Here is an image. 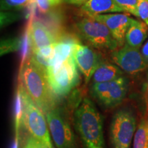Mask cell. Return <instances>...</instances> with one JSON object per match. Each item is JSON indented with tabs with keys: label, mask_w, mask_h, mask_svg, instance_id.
Here are the masks:
<instances>
[{
	"label": "cell",
	"mask_w": 148,
	"mask_h": 148,
	"mask_svg": "<svg viewBox=\"0 0 148 148\" xmlns=\"http://www.w3.org/2000/svg\"><path fill=\"white\" fill-rule=\"evenodd\" d=\"M20 82L44 114L56 108V95L50 87L46 74L29 58L21 66Z\"/></svg>",
	"instance_id": "cell-1"
},
{
	"label": "cell",
	"mask_w": 148,
	"mask_h": 148,
	"mask_svg": "<svg viewBox=\"0 0 148 148\" xmlns=\"http://www.w3.org/2000/svg\"><path fill=\"white\" fill-rule=\"evenodd\" d=\"M74 122L85 148H105L102 118L88 98L75 110Z\"/></svg>",
	"instance_id": "cell-2"
},
{
	"label": "cell",
	"mask_w": 148,
	"mask_h": 148,
	"mask_svg": "<svg viewBox=\"0 0 148 148\" xmlns=\"http://www.w3.org/2000/svg\"><path fill=\"white\" fill-rule=\"evenodd\" d=\"M23 101V119L22 124L31 136L37 138L49 148H53L47 121L44 113L36 106L30 96L20 82L18 86Z\"/></svg>",
	"instance_id": "cell-3"
},
{
	"label": "cell",
	"mask_w": 148,
	"mask_h": 148,
	"mask_svg": "<svg viewBox=\"0 0 148 148\" xmlns=\"http://www.w3.org/2000/svg\"><path fill=\"white\" fill-rule=\"evenodd\" d=\"M77 69L73 55L63 62L50 64L46 76L56 95H66L78 84L79 75Z\"/></svg>",
	"instance_id": "cell-4"
},
{
	"label": "cell",
	"mask_w": 148,
	"mask_h": 148,
	"mask_svg": "<svg viewBox=\"0 0 148 148\" xmlns=\"http://www.w3.org/2000/svg\"><path fill=\"white\" fill-rule=\"evenodd\" d=\"M75 26L79 34L92 47L112 51L119 47L106 25L90 16L81 18Z\"/></svg>",
	"instance_id": "cell-5"
},
{
	"label": "cell",
	"mask_w": 148,
	"mask_h": 148,
	"mask_svg": "<svg viewBox=\"0 0 148 148\" xmlns=\"http://www.w3.org/2000/svg\"><path fill=\"white\" fill-rule=\"evenodd\" d=\"M136 118L129 109L123 108L114 114L110 127V140L112 148H131L136 131Z\"/></svg>",
	"instance_id": "cell-6"
},
{
	"label": "cell",
	"mask_w": 148,
	"mask_h": 148,
	"mask_svg": "<svg viewBox=\"0 0 148 148\" xmlns=\"http://www.w3.org/2000/svg\"><path fill=\"white\" fill-rule=\"evenodd\" d=\"M128 81L121 76L110 82L92 84L91 95L106 108H114L123 101L127 94Z\"/></svg>",
	"instance_id": "cell-7"
},
{
	"label": "cell",
	"mask_w": 148,
	"mask_h": 148,
	"mask_svg": "<svg viewBox=\"0 0 148 148\" xmlns=\"http://www.w3.org/2000/svg\"><path fill=\"white\" fill-rule=\"evenodd\" d=\"M53 143L57 148H77L73 131L59 109L55 108L46 114Z\"/></svg>",
	"instance_id": "cell-8"
},
{
	"label": "cell",
	"mask_w": 148,
	"mask_h": 148,
	"mask_svg": "<svg viewBox=\"0 0 148 148\" xmlns=\"http://www.w3.org/2000/svg\"><path fill=\"white\" fill-rule=\"evenodd\" d=\"M111 58L123 71L130 74L137 73L147 66L140 49L126 43L112 51Z\"/></svg>",
	"instance_id": "cell-9"
},
{
	"label": "cell",
	"mask_w": 148,
	"mask_h": 148,
	"mask_svg": "<svg viewBox=\"0 0 148 148\" xmlns=\"http://www.w3.org/2000/svg\"><path fill=\"white\" fill-rule=\"evenodd\" d=\"M73 56L75 63L82 75L86 83H88L94 73L101 62V55L88 46L80 42L74 45Z\"/></svg>",
	"instance_id": "cell-10"
},
{
	"label": "cell",
	"mask_w": 148,
	"mask_h": 148,
	"mask_svg": "<svg viewBox=\"0 0 148 148\" xmlns=\"http://www.w3.org/2000/svg\"><path fill=\"white\" fill-rule=\"evenodd\" d=\"M130 15V14L127 12H118L97 14L90 17L105 24L120 47L125 44V34L133 18Z\"/></svg>",
	"instance_id": "cell-11"
},
{
	"label": "cell",
	"mask_w": 148,
	"mask_h": 148,
	"mask_svg": "<svg viewBox=\"0 0 148 148\" xmlns=\"http://www.w3.org/2000/svg\"><path fill=\"white\" fill-rule=\"evenodd\" d=\"M28 36L32 51H37L58 42L55 35L42 22L38 21L31 23L28 29Z\"/></svg>",
	"instance_id": "cell-12"
},
{
	"label": "cell",
	"mask_w": 148,
	"mask_h": 148,
	"mask_svg": "<svg viewBox=\"0 0 148 148\" xmlns=\"http://www.w3.org/2000/svg\"><path fill=\"white\" fill-rule=\"evenodd\" d=\"M81 11L88 16L106 13L124 12L114 0H88L82 5Z\"/></svg>",
	"instance_id": "cell-13"
},
{
	"label": "cell",
	"mask_w": 148,
	"mask_h": 148,
	"mask_svg": "<svg viewBox=\"0 0 148 148\" xmlns=\"http://www.w3.org/2000/svg\"><path fill=\"white\" fill-rule=\"evenodd\" d=\"M148 36V26L140 20L132 18L125 34V42L131 47L140 49Z\"/></svg>",
	"instance_id": "cell-14"
},
{
	"label": "cell",
	"mask_w": 148,
	"mask_h": 148,
	"mask_svg": "<svg viewBox=\"0 0 148 148\" xmlns=\"http://www.w3.org/2000/svg\"><path fill=\"white\" fill-rule=\"evenodd\" d=\"M123 75L119 66L110 62H102L92 75V84L110 82L119 78Z\"/></svg>",
	"instance_id": "cell-15"
},
{
	"label": "cell",
	"mask_w": 148,
	"mask_h": 148,
	"mask_svg": "<svg viewBox=\"0 0 148 148\" xmlns=\"http://www.w3.org/2000/svg\"><path fill=\"white\" fill-rule=\"evenodd\" d=\"M133 148H148V118L142 120L138 125L134 136Z\"/></svg>",
	"instance_id": "cell-16"
},
{
	"label": "cell",
	"mask_w": 148,
	"mask_h": 148,
	"mask_svg": "<svg viewBox=\"0 0 148 148\" xmlns=\"http://www.w3.org/2000/svg\"><path fill=\"white\" fill-rule=\"evenodd\" d=\"M35 0H1V10H18L27 6H30Z\"/></svg>",
	"instance_id": "cell-17"
},
{
	"label": "cell",
	"mask_w": 148,
	"mask_h": 148,
	"mask_svg": "<svg viewBox=\"0 0 148 148\" xmlns=\"http://www.w3.org/2000/svg\"><path fill=\"white\" fill-rule=\"evenodd\" d=\"M21 38H10L3 39L1 41V55H4L12 51L21 49Z\"/></svg>",
	"instance_id": "cell-18"
},
{
	"label": "cell",
	"mask_w": 148,
	"mask_h": 148,
	"mask_svg": "<svg viewBox=\"0 0 148 148\" xmlns=\"http://www.w3.org/2000/svg\"><path fill=\"white\" fill-rule=\"evenodd\" d=\"M138 1V0H114L117 5L123 9L124 12L135 16H136Z\"/></svg>",
	"instance_id": "cell-19"
},
{
	"label": "cell",
	"mask_w": 148,
	"mask_h": 148,
	"mask_svg": "<svg viewBox=\"0 0 148 148\" xmlns=\"http://www.w3.org/2000/svg\"><path fill=\"white\" fill-rule=\"evenodd\" d=\"M62 0H35L37 8L42 13H47L51 8L62 2Z\"/></svg>",
	"instance_id": "cell-20"
},
{
	"label": "cell",
	"mask_w": 148,
	"mask_h": 148,
	"mask_svg": "<svg viewBox=\"0 0 148 148\" xmlns=\"http://www.w3.org/2000/svg\"><path fill=\"white\" fill-rule=\"evenodd\" d=\"M136 17L148 26V0H138Z\"/></svg>",
	"instance_id": "cell-21"
},
{
	"label": "cell",
	"mask_w": 148,
	"mask_h": 148,
	"mask_svg": "<svg viewBox=\"0 0 148 148\" xmlns=\"http://www.w3.org/2000/svg\"><path fill=\"white\" fill-rule=\"evenodd\" d=\"M20 18V15L12 12H1V26H5Z\"/></svg>",
	"instance_id": "cell-22"
},
{
	"label": "cell",
	"mask_w": 148,
	"mask_h": 148,
	"mask_svg": "<svg viewBox=\"0 0 148 148\" xmlns=\"http://www.w3.org/2000/svg\"><path fill=\"white\" fill-rule=\"evenodd\" d=\"M22 148H49L45 144L40 142L37 138L33 137L32 136H29L26 139L25 144Z\"/></svg>",
	"instance_id": "cell-23"
},
{
	"label": "cell",
	"mask_w": 148,
	"mask_h": 148,
	"mask_svg": "<svg viewBox=\"0 0 148 148\" xmlns=\"http://www.w3.org/2000/svg\"><path fill=\"white\" fill-rule=\"evenodd\" d=\"M140 52L143 56L144 60L148 66V40L146 41L140 49Z\"/></svg>",
	"instance_id": "cell-24"
},
{
	"label": "cell",
	"mask_w": 148,
	"mask_h": 148,
	"mask_svg": "<svg viewBox=\"0 0 148 148\" xmlns=\"http://www.w3.org/2000/svg\"><path fill=\"white\" fill-rule=\"evenodd\" d=\"M88 1V0H64L67 3L75 5H82Z\"/></svg>",
	"instance_id": "cell-25"
},
{
	"label": "cell",
	"mask_w": 148,
	"mask_h": 148,
	"mask_svg": "<svg viewBox=\"0 0 148 148\" xmlns=\"http://www.w3.org/2000/svg\"><path fill=\"white\" fill-rule=\"evenodd\" d=\"M147 103H148V75H147Z\"/></svg>",
	"instance_id": "cell-26"
}]
</instances>
